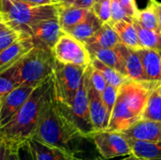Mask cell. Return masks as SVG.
<instances>
[{
    "instance_id": "cell-28",
    "label": "cell",
    "mask_w": 161,
    "mask_h": 160,
    "mask_svg": "<svg viewBox=\"0 0 161 160\" xmlns=\"http://www.w3.org/2000/svg\"><path fill=\"white\" fill-rule=\"evenodd\" d=\"M23 34L0 20V52L19 40Z\"/></svg>"
},
{
    "instance_id": "cell-43",
    "label": "cell",
    "mask_w": 161,
    "mask_h": 160,
    "mask_svg": "<svg viewBox=\"0 0 161 160\" xmlns=\"http://www.w3.org/2000/svg\"><path fill=\"white\" fill-rule=\"evenodd\" d=\"M95 160H102V159H99V158H97V159ZM122 160H140L137 157H135L134 155H129V156H126V157H125V158H123Z\"/></svg>"
},
{
    "instance_id": "cell-35",
    "label": "cell",
    "mask_w": 161,
    "mask_h": 160,
    "mask_svg": "<svg viewBox=\"0 0 161 160\" xmlns=\"http://www.w3.org/2000/svg\"><path fill=\"white\" fill-rule=\"evenodd\" d=\"M17 152L19 160H36L27 141L19 145L17 147Z\"/></svg>"
},
{
    "instance_id": "cell-41",
    "label": "cell",
    "mask_w": 161,
    "mask_h": 160,
    "mask_svg": "<svg viewBox=\"0 0 161 160\" xmlns=\"http://www.w3.org/2000/svg\"><path fill=\"white\" fill-rule=\"evenodd\" d=\"M7 160H19L18 157V152H17V148H9L8 154V157Z\"/></svg>"
},
{
    "instance_id": "cell-2",
    "label": "cell",
    "mask_w": 161,
    "mask_h": 160,
    "mask_svg": "<svg viewBox=\"0 0 161 160\" xmlns=\"http://www.w3.org/2000/svg\"><path fill=\"white\" fill-rule=\"evenodd\" d=\"M52 90L53 79L51 76L37 86L14 117L0 127V141L8 148L16 149L33 137L42 108Z\"/></svg>"
},
{
    "instance_id": "cell-27",
    "label": "cell",
    "mask_w": 161,
    "mask_h": 160,
    "mask_svg": "<svg viewBox=\"0 0 161 160\" xmlns=\"http://www.w3.org/2000/svg\"><path fill=\"white\" fill-rule=\"evenodd\" d=\"M143 27L151 30H155L158 32H161L158 19L156 13V10L154 8V6L152 2L143 9L139 10L137 17L135 18Z\"/></svg>"
},
{
    "instance_id": "cell-36",
    "label": "cell",
    "mask_w": 161,
    "mask_h": 160,
    "mask_svg": "<svg viewBox=\"0 0 161 160\" xmlns=\"http://www.w3.org/2000/svg\"><path fill=\"white\" fill-rule=\"evenodd\" d=\"M24 3H26L31 6H42V5H50L55 4V0H20Z\"/></svg>"
},
{
    "instance_id": "cell-22",
    "label": "cell",
    "mask_w": 161,
    "mask_h": 160,
    "mask_svg": "<svg viewBox=\"0 0 161 160\" xmlns=\"http://www.w3.org/2000/svg\"><path fill=\"white\" fill-rule=\"evenodd\" d=\"M115 32L118 34L122 43H124L128 48L138 50L141 48L138 34L135 26L132 24V21L121 20L113 23H108Z\"/></svg>"
},
{
    "instance_id": "cell-38",
    "label": "cell",
    "mask_w": 161,
    "mask_h": 160,
    "mask_svg": "<svg viewBox=\"0 0 161 160\" xmlns=\"http://www.w3.org/2000/svg\"><path fill=\"white\" fill-rule=\"evenodd\" d=\"M9 148L0 141V160H7Z\"/></svg>"
},
{
    "instance_id": "cell-29",
    "label": "cell",
    "mask_w": 161,
    "mask_h": 160,
    "mask_svg": "<svg viewBox=\"0 0 161 160\" xmlns=\"http://www.w3.org/2000/svg\"><path fill=\"white\" fill-rule=\"evenodd\" d=\"M92 10L103 24L110 22L111 20L110 0L94 2L92 7Z\"/></svg>"
},
{
    "instance_id": "cell-3",
    "label": "cell",
    "mask_w": 161,
    "mask_h": 160,
    "mask_svg": "<svg viewBox=\"0 0 161 160\" xmlns=\"http://www.w3.org/2000/svg\"><path fill=\"white\" fill-rule=\"evenodd\" d=\"M160 83L127 79L118 90L107 130L122 132L141 120L150 93Z\"/></svg>"
},
{
    "instance_id": "cell-10",
    "label": "cell",
    "mask_w": 161,
    "mask_h": 160,
    "mask_svg": "<svg viewBox=\"0 0 161 160\" xmlns=\"http://www.w3.org/2000/svg\"><path fill=\"white\" fill-rule=\"evenodd\" d=\"M64 34L58 19L52 18L33 25L28 30L35 47L52 50L58 39Z\"/></svg>"
},
{
    "instance_id": "cell-46",
    "label": "cell",
    "mask_w": 161,
    "mask_h": 160,
    "mask_svg": "<svg viewBox=\"0 0 161 160\" xmlns=\"http://www.w3.org/2000/svg\"><path fill=\"white\" fill-rule=\"evenodd\" d=\"M150 1H156V0H150Z\"/></svg>"
},
{
    "instance_id": "cell-33",
    "label": "cell",
    "mask_w": 161,
    "mask_h": 160,
    "mask_svg": "<svg viewBox=\"0 0 161 160\" xmlns=\"http://www.w3.org/2000/svg\"><path fill=\"white\" fill-rule=\"evenodd\" d=\"M16 87H18V85L13 80H11L5 74H0V98L11 91Z\"/></svg>"
},
{
    "instance_id": "cell-14",
    "label": "cell",
    "mask_w": 161,
    "mask_h": 160,
    "mask_svg": "<svg viewBox=\"0 0 161 160\" xmlns=\"http://www.w3.org/2000/svg\"><path fill=\"white\" fill-rule=\"evenodd\" d=\"M34 47L29 35H23L8 47L0 52V74L16 64Z\"/></svg>"
},
{
    "instance_id": "cell-12",
    "label": "cell",
    "mask_w": 161,
    "mask_h": 160,
    "mask_svg": "<svg viewBox=\"0 0 161 160\" xmlns=\"http://www.w3.org/2000/svg\"><path fill=\"white\" fill-rule=\"evenodd\" d=\"M85 77H86L90 115H91V120H92V125L94 128V132L107 130L108 126L110 115L108 114V112L103 103L101 93L98 92L93 88V86L91 84V82L89 80V74H88L87 68L85 71Z\"/></svg>"
},
{
    "instance_id": "cell-32",
    "label": "cell",
    "mask_w": 161,
    "mask_h": 160,
    "mask_svg": "<svg viewBox=\"0 0 161 160\" xmlns=\"http://www.w3.org/2000/svg\"><path fill=\"white\" fill-rule=\"evenodd\" d=\"M110 10H111V20L109 23L125 20L132 21V18L127 15V13L123 8L120 0H110Z\"/></svg>"
},
{
    "instance_id": "cell-23",
    "label": "cell",
    "mask_w": 161,
    "mask_h": 160,
    "mask_svg": "<svg viewBox=\"0 0 161 160\" xmlns=\"http://www.w3.org/2000/svg\"><path fill=\"white\" fill-rule=\"evenodd\" d=\"M132 155L140 160H161V141L146 142L127 140Z\"/></svg>"
},
{
    "instance_id": "cell-6",
    "label": "cell",
    "mask_w": 161,
    "mask_h": 160,
    "mask_svg": "<svg viewBox=\"0 0 161 160\" xmlns=\"http://www.w3.org/2000/svg\"><path fill=\"white\" fill-rule=\"evenodd\" d=\"M87 67L56 60L52 79L55 98L58 102L68 107L71 105L80 87Z\"/></svg>"
},
{
    "instance_id": "cell-17",
    "label": "cell",
    "mask_w": 161,
    "mask_h": 160,
    "mask_svg": "<svg viewBox=\"0 0 161 160\" xmlns=\"http://www.w3.org/2000/svg\"><path fill=\"white\" fill-rule=\"evenodd\" d=\"M145 73L149 81L161 82V52L140 48L137 50Z\"/></svg>"
},
{
    "instance_id": "cell-5",
    "label": "cell",
    "mask_w": 161,
    "mask_h": 160,
    "mask_svg": "<svg viewBox=\"0 0 161 160\" xmlns=\"http://www.w3.org/2000/svg\"><path fill=\"white\" fill-rule=\"evenodd\" d=\"M58 4L31 6L16 0L12 6L4 12H0V20L23 35H28L33 25L48 19L58 18Z\"/></svg>"
},
{
    "instance_id": "cell-26",
    "label": "cell",
    "mask_w": 161,
    "mask_h": 160,
    "mask_svg": "<svg viewBox=\"0 0 161 160\" xmlns=\"http://www.w3.org/2000/svg\"><path fill=\"white\" fill-rule=\"evenodd\" d=\"M158 87L156 88L148 97L142 115V119L143 120L161 122V95Z\"/></svg>"
},
{
    "instance_id": "cell-9",
    "label": "cell",
    "mask_w": 161,
    "mask_h": 160,
    "mask_svg": "<svg viewBox=\"0 0 161 160\" xmlns=\"http://www.w3.org/2000/svg\"><path fill=\"white\" fill-rule=\"evenodd\" d=\"M90 140L93 141L97 151L104 159H112L132 154L127 139L121 132L108 130L94 132Z\"/></svg>"
},
{
    "instance_id": "cell-21",
    "label": "cell",
    "mask_w": 161,
    "mask_h": 160,
    "mask_svg": "<svg viewBox=\"0 0 161 160\" xmlns=\"http://www.w3.org/2000/svg\"><path fill=\"white\" fill-rule=\"evenodd\" d=\"M125 76L134 81H149L145 75L141 58L137 50L126 48L125 53Z\"/></svg>"
},
{
    "instance_id": "cell-8",
    "label": "cell",
    "mask_w": 161,
    "mask_h": 160,
    "mask_svg": "<svg viewBox=\"0 0 161 160\" xmlns=\"http://www.w3.org/2000/svg\"><path fill=\"white\" fill-rule=\"evenodd\" d=\"M67 110L72 122L80 134L84 138L90 140L91 136L94 133V128L90 115L85 73L80 87L77 90L71 105L69 107L67 106Z\"/></svg>"
},
{
    "instance_id": "cell-37",
    "label": "cell",
    "mask_w": 161,
    "mask_h": 160,
    "mask_svg": "<svg viewBox=\"0 0 161 160\" xmlns=\"http://www.w3.org/2000/svg\"><path fill=\"white\" fill-rule=\"evenodd\" d=\"M94 0H76L74 6L78 8H92Z\"/></svg>"
},
{
    "instance_id": "cell-1",
    "label": "cell",
    "mask_w": 161,
    "mask_h": 160,
    "mask_svg": "<svg viewBox=\"0 0 161 160\" xmlns=\"http://www.w3.org/2000/svg\"><path fill=\"white\" fill-rule=\"evenodd\" d=\"M49 146L78 155L84 138L72 122L67 106L55 98L54 89L47 98L33 137Z\"/></svg>"
},
{
    "instance_id": "cell-4",
    "label": "cell",
    "mask_w": 161,
    "mask_h": 160,
    "mask_svg": "<svg viewBox=\"0 0 161 160\" xmlns=\"http://www.w3.org/2000/svg\"><path fill=\"white\" fill-rule=\"evenodd\" d=\"M55 63L52 50L34 46L16 64L1 74L10 78L18 86L36 88L52 76Z\"/></svg>"
},
{
    "instance_id": "cell-39",
    "label": "cell",
    "mask_w": 161,
    "mask_h": 160,
    "mask_svg": "<svg viewBox=\"0 0 161 160\" xmlns=\"http://www.w3.org/2000/svg\"><path fill=\"white\" fill-rule=\"evenodd\" d=\"M16 0H0V12L7 11Z\"/></svg>"
},
{
    "instance_id": "cell-19",
    "label": "cell",
    "mask_w": 161,
    "mask_h": 160,
    "mask_svg": "<svg viewBox=\"0 0 161 160\" xmlns=\"http://www.w3.org/2000/svg\"><path fill=\"white\" fill-rule=\"evenodd\" d=\"M102 25L103 23L96 17V15L91 8L87 17L82 22L71 28L64 30V32L84 42L86 40L91 38L102 26Z\"/></svg>"
},
{
    "instance_id": "cell-47",
    "label": "cell",
    "mask_w": 161,
    "mask_h": 160,
    "mask_svg": "<svg viewBox=\"0 0 161 160\" xmlns=\"http://www.w3.org/2000/svg\"><path fill=\"white\" fill-rule=\"evenodd\" d=\"M0 101H1V98H0Z\"/></svg>"
},
{
    "instance_id": "cell-30",
    "label": "cell",
    "mask_w": 161,
    "mask_h": 160,
    "mask_svg": "<svg viewBox=\"0 0 161 160\" xmlns=\"http://www.w3.org/2000/svg\"><path fill=\"white\" fill-rule=\"evenodd\" d=\"M88 69V74H89V80L91 82V84L93 86V88L98 91V92H102L105 88L107 87V82L104 78V76L102 75V74L96 70L95 68H93L91 63L90 65L87 67Z\"/></svg>"
},
{
    "instance_id": "cell-18",
    "label": "cell",
    "mask_w": 161,
    "mask_h": 160,
    "mask_svg": "<svg viewBox=\"0 0 161 160\" xmlns=\"http://www.w3.org/2000/svg\"><path fill=\"white\" fill-rule=\"evenodd\" d=\"M87 48L99 47V48H112L122 43L118 34L108 24H103L102 26L88 40L83 42Z\"/></svg>"
},
{
    "instance_id": "cell-7",
    "label": "cell",
    "mask_w": 161,
    "mask_h": 160,
    "mask_svg": "<svg viewBox=\"0 0 161 160\" xmlns=\"http://www.w3.org/2000/svg\"><path fill=\"white\" fill-rule=\"evenodd\" d=\"M52 52L56 60L62 63L88 66L92 60L91 54L86 45L65 32L58 39Z\"/></svg>"
},
{
    "instance_id": "cell-44",
    "label": "cell",
    "mask_w": 161,
    "mask_h": 160,
    "mask_svg": "<svg viewBox=\"0 0 161 160\" xmlns=\"http://www.w3.org/2000/svg\"><path fill=\"white\" fill-rule=\"evenodd\" d=\"M158 90H159V93H160V95H161V83H160V85H159V87H158Z\"/></svg>"
},
{
    "instance_id": "cell-15",
    "label": "cell",
    "mask_w": 161,
    "mask_h": 160,
    "mask_svg": "<svg viewBox=\"0 0 161 160\" xmlns=\"http://www.w3.org/2000/svg\"><path fill=\"white\" fill-rule=\"evenodd\" d=\"M127 46L124 43H119L112 48H99L89 47L87 48L92 58H95L105 63L106 65L113 68L125 76V53Z\"/></svg>"
},
{
    "instance_id": "cell-24",
    "label": "cell",
    "mask_w": 161,
    "mask_h": 160,
    "mask_svg": "<svg viewBox=\"0 0 161 160\" xmlns=\"http://www.w3.org/2000/svg\"><path fill=\"white\" fill-rule=\"evenodd\" d=\"M132 24L136 28L141 48L161 52V32L143 27L135 18H132Z\"/></svg>"
},
{
    "instance_id": "cell-45",
    "label": "cell",
    "mask_w": 161,
    "mask_h": 160,
    "mask_svg": "<svg viewBox=\"0 0 161 160\" xmlns=\"http://www.w3.org/2000/svg\"><path fill=\"white\" fill-rule=\"evenodd\" d=\"M100 1H104V0H94V2H100Z\"/></svg>"
},
{
    "instance_id": "cell-40",
    "label": "cell",
    "mask_w": 161,
    "mask_h": 160,
    "mask_svg": "<svg viewBox=\"0 0 161 160\" xmlns=\"http://www.w3.org/2000/svg\"><path fill=\"white\" fill-rule=\"evenodd\" d=\"M153 6H154V8L156 10V13H157V16H158V23H159V26H160L161 29V3H158L157 0L156 1H151Z\"/></svg>"
},
{
    "instance_id": "cell-16",
    "label": "cell",
    "mask_w": 161,
    "mask_h": 160,
    "mask_svg": "<svg viewBox=\"0 0 161 160\" xmlns=\"http://www.w3.org/2000/svg\"><path fill=\"white\" fill-rule=\"evenodd\" d=\"M27 142L36 160H84L73 153L49 146L34 138L28 140Z\"/></svg>"
},
{
    "instance_id": "cell-11",
    "label": "cell",
    "mask_w": 161,
    "mask_h": 160,
    "mask_svg": "<svg viewBox=\"0 0 161 160\" xmlns=\"http://www.w3.org/2000/svg\"><path fill=\"white\" fill-rule=\"evenodd\" d=\"M35 88L20 85L1 98L0 101V127L8 124Z\"/></svg>"
},
{
    "instance_id": "cell-42",
    "label": "cell",
    "mask_w": 161,
    "mask_h": 160,
    "mask_svg": "<svg viewBox=\"0 0 161 160\" xmlns=\"http://www.w3.org/2000/svg\"><path fill=\"white\" fill-rule=\"evenodd\" d=\"M76 0H55V3L59 4V5H64V6H72L75 4Z\"/></svg>"
},
{
    "instance_id": "cell-31",
    "label": "cell",
    "mask_w": 161,
    "mask_h": 160,
    "mask_svg": "<svg viewBox=\"0 0 161 160\" xmlns=\"http://www.w3.org/2000/svg\"><path fill=\"white\" fill-rule=\"evenodd\" d=\"M117 94H118V90L110 85H107L105 90L101 92V97H102L103 103H104L109 115H111L112 109L116 103Z\"/></svg>"
},
{
    "instance_id": "cell-13",
    "label": "cell",
    "mask_w": 161,
    "mask_h": 160,
    "mask_svg": "<svg viewBox=\"0 0 161 160\" xmlns=\"http://www.w3.org/2000/svg\"><path fill=\"white\" fill-rule=\"evenodd\" d=\"M127 140L158 142L161 141V122L141 119L121 132Z\"/></svg>"
},
{
    "instance_id": "cell-25",
    "label": "cell",
    "mask_w": 161,
    "mask_h": 160,
    "mask_svg": "<svg viewBox=\"0 0 161 160\" xmlns=\"http://www.w3.org/2000/svg\"><path fill=\"white\" fill-rule=\"evenodd\" d=\"M91 65L102 74L108 85H110L117 90H119L120 87L128 79L126 76L123 75L118 71L106 65L105 63H103L102 61L95 58H92Z\"/></svg>"
},
{
    "instance_id": "cell-34",
    "label": "cell",
    "mask_w": 161,
    "mask_h": 160,
    "mask_svg": "<svg viewBox=\"0 0 161 160\" xmlns=\"http://www.w3.org/2000/svg\"><path fill=\"white\" fill-rule=\"evenodd\" d=\"M120 3L128 16H130L131 18L137 17L140 9L138 8L136 0H120Z\"/></svg>"
},
{
    "instance_id": "cell-20",
    "label": "cell",
    "mask_w": 161,
    "mask_h": 160,
    "mask_svg": "<svg viewBox=\"0 0 161 160\" xmlns=\"http://www.w3.org/2000/svg\"><path fill=\"white\" fill-rule=\"evenodd\" d=\"M91 8H78L74 5L64 6L58 4V23L64 30L71 28L82 22L90 12Z\"/></svg>"
}]
</instances>
